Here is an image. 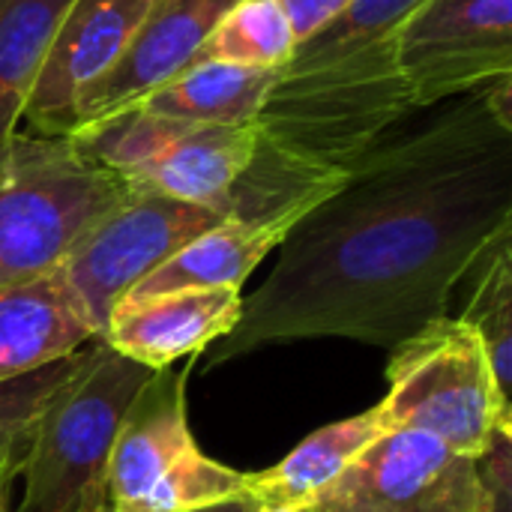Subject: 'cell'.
Here are the masks:
<instances>
[{"label":"cell","instance_id":"cell-15","mask_svg":"<svg viewBox=\"0 0 512 512\" xmlns=\"http://www.w3.org/2000/svg\"><path fill=\"white\" fill-rule=\"evenodd\" d=\"M288 231L291 225L285 222L222 219L219 225L189 240L150 276H144L126 297L141 300V297L186 291V288H237L240 291L243 282L255 273V267L273 249H279Z\"/></svg>","mask_w":512,"mask_h":512},{"label":"cell","instance_id":"cell-13","mask_svg":"<svg viewBox=\"0 0 512 512\" xmlns=\"http://www.w3.org/2000/svg\"><path fill=\"white\" fill-rule=\"evenodd\" d=\"M255 123H180L123 177L132 189L210 207L225 219V198L255 153Z\"/></svg>","mask_w":512,"mask_h":512},{"label":"cell","instance_id":"cell-5","mask_svg":"<svg viewBox=\"0 0 512 512\" xmlns=\"http://www.w3.org/2000/svg\"><path fill=\"white\" fill-rule=\"evenodd\" d=\"M378 414L387 429L426 432L471 459H480L495 435L512 432L510 396L498 384L480 333L450 315L393 351Z\"/></svg>","mask_w":512,"mask_h":512},{"label":"cell","instance_id":"cell-23","mask_svg":"<svg viewBox=\"0 0 512 512\" xmlns=\"http://www.w3.org/2000/svg\"><path fill=\"white\" fill-rule=\"evenodd\" d=\"M279 3L294 27L297 45H300L315 30H321L327 21H333L351 0H279Z\"/></svg>","mask_w":512,"mask_h":512},{"label":"cell","instance_id":"cell-6","mask_svg":"<svg viewBox=\"0 0 512 512\" xmlns=\"http://www.w3.org/2000/svg\"><path fill=\"white\" fill-rule=\"evenodd\" d=\"M186 378L189 369H156L132 399L108 465V512H192L246 495V474L198 450Z\"/></svg>","mask_w":512,"mask_h":512},{"label":"cell","instance_id":"cell-14","mask_svg":"<svg viewBox=\"0 0 512 512\" xmlns=\"http://www.w3.org/2000/svg\"><path fill=\"white\" fill-rule=\"evenodd\" d=\"M99 339L63 270L0 288V384L66 360Z\"/></svg>","mask_w":512,"mask_h":512},{"label":"cell","instance_id":"cell-26","mask_svg":"<svg viewBox=\"0 0 512 512\" xmlns=\"http://www.w3.org/2000/svg\"><path fill=\"white\" fill-rule=\"evenodd\" d=\"M255 512H315V510H306V507H267V504H258V510Z\"/></svg>","mask_w":512,"mask_h":512},{"label":"cell","instance_id":"cell-4","mask_svg":"<svg viewBox=\"0 0 512 512\" xmlns=\"http://www.w3.org/2000/svg\"><path fill=\"white\" fill-rule=\"evenodd\" d=\"M132 192L72 135L12 132L0 141V288L57 270Z\"/></svg>","mask_w":512,"mask_h":512},{"label":"cell","instance_id":"cell-16","mask_svg":"<svg viewBox=\"0 0 512 512\" xmlns=\"http://www.w3.org/2000/svg\"><path fill=\"white\" fill-rule=\"evenodd\" d=\"M381 432H387V426L378 405L357 417L330 423L300 441L273 468L246 474V495L267 507H306L336 483Z\"/></svg>","mask_w":512,"mask_h":512},{"label":"cell","instance_id":"cell-18","mask_svg":"<svg viewBox=\"0 0 512 512\" xmlns=\"http://www.w3.org/2000/svg\"><path fill=\"white\" fill-rule=\"evenodd\" d=\"M66 6L69 0H0V141L18 132Z\"/></svg>","mask_w":512,"mask_h":512},{"label":"cell","instance_id":"cell-17","mask_svg":"<svg viewBox=\"0 0 512 512\" xmlns=\"http://www.w3.org/2000/svg\"><path fill=\"white\" fill-rule=\"evenodd\" d=\"M273 81V69L201 60L126 108L180 123H252Z\"/></svg>","mask_w":512,"mask_h":512},{"label":"cell","instance_id":"cell-2","mask_svg":"<svg viewBox=\"0 0 512 512\" xmlns=\"http://www.w3.org/2000/svg\"><path fill=\"white\" fill-rule=\"evenodd\" d=\"M414 111L399 45L282 66L252 120L255 150L306 180L339 186L351 165Z\"/></svg>","mask_w":512,"mask_h":512},{"label":"cell","instance_id":"cell-1","mask_svg":"<svg viewBox=\"0 0 512 512\" xmlns=\"http://www.w3.org/2000/svg\"><path fill=\"white\" fill-rule=\"evenodd\" d=\"M512 75L408 114L279 243L201 369L303 339L396 351L512 228Z\"/></svg>","mask_w":512,"mask_h":512},{"label":"cell","instance_id":"cell-3","mask_svg":"<svg viewBox=\"0 0 512 512\" xmlns=\"http://www.w3.org/2000/svg\"><path fill=\"white\" fill-rule=\"evenodd\" d=\"M147 369L102 339L75 351L69 375L42 405L18 462L12 512L108 510V465L123 417L150 381Z\"/></svg>","mask_w":512,"mask_h":512},{"label":"cell","instance_id":"cell-20","mask_svg":"<svg viewBox=\"0 0 512 512\" xmlns=\"http://www.w3.org/2000/svg\"><path fill=\"white\" fill-rule=\"evenodd\" d=\"M297 48L294 27L279 0H237L204 48V60L279 72Z\"/></svg>","mask_w":512,"mask_h":512},{"label":"cell","instance_id":"cell-7","mask_svg":"<svg viewBox=\"0 0 512 512\" xmlns=\"http://www.w3.org/2000/svg\"><path fill=\"white\" fill-rule=\"evenodd\" d=\"M219 222L210 207L135 189L84 234L60 270L102 336L111 309L144 276Z\"/></svg>","mask_w":512,"mask_h":512},{"label":"cell","instance_id":"cell-19","mask_svg":"<svg viewBox=\"0 0 512 512\" xmlns=\"http://www.w3.org/2000/svg\"><path fill=\"white\" fill-rule=\"evenodd\" d=\"M468 300L462 321H468L492 360L501 390H512V228L501 231L471 264L462 285Z\"/></svg>","mask_w":512,"mask_h":512},{"label":"cell","instance_id":"cell-8","mask_svg":"<svg viewBox=\"0 0 512 512\" xmlns=\"http://www.w3.org/2000/svg\"><path fill=\"white\" fill-rule=\"evenodd\" d=\"M306 510L486 512V492L477 459L426 432L387 429Z\"/></svg>","mask_w":512,"mask_h":512},{"label":"cell","instance_id":"cell-22","mask_svg":"<svg viewBox=\"0 0 512 512\" xmlns=\"http://www.w3.org/2000/svg\"><path fill=\"white\" fill-rule=\"evenodd\" d=\"M486 512H512V432L495 435L492 447L477 459Z\"/></svg>","mask_w":512,"mask_h":512},{"label":"cell","instance_id":"cell-21","mask_svg":"<svg viewBox=\"0 0 512 512\" xmlns=\"http://www.w3.org/2000/svg\"><path fill=\"white\" fill-rule=\"evenodd\" d=\"M72 357L48 363L30 375H21L9 384H0V465H15L24 456L30 429L48 402V396L57 390V384L69 375Z\"/></svg>","mask_w":512,"mask_h":512},{"label":"cell","instance_id":"cell-9","mask_svg":"<svg viewBox=\"0 0 512 512\" xmlns=\"http://www.w3.org/2000/svg\"><path fill=\"white\" fill-rule=\"evenodd\" d=\"M414 108L465 96L512 75V0H426L399 33Z\"/></svg>","mask_w":512,"mask_h":512},{"label":"cell","instance_id":"cell-12","mask_svg":"<svg viewBox=\"0 0 512 512\" xmlns=\"http://www.w3.org/2000/svg\"><path fill=\"white\" fill-rule=\"evenodd\" d=\"M240 309L243 291L237 288H186L141 300L123 297L111 309L99 339L147 369H165L225 339L237 327Z\"/></svg>","mask_w":512,"mask_h":512},{"label":"cell","instance_id":"cell-10","mask_svg":"<svg viewBox=\"0 0 512 512\" xmlns=\"http://www.w3.org/2000/svg\"><path fill=\"white\" fill-rule=\"evenodd\" d=\"M234 3L237 0H156L114 66L78 93L72 132L144 99L174 75L201 63L210 33Z\"/></svg>","mask_w":512,"mask_h":512},{"label":"cell","instance_id":"cell-25","mask_svg":"<svg viewBox=\"0 0 512 512\" xmlns=\"http://www.w3.org/2000/svg\"><path fill=\"white\" fill-rule=\"evenodd\" d=\"M15 480H18V468L15 465H0V512H12L9 492H12Z\"/></svg>","mask_w":512,"mask_h":512},{"label":"cell","instance_id":"cell-24","mask_svg":"<svg viewBox=\"0 0 512 512\" xmlns=\"http://www.w3.org/2000/svg\"><path fill=\"white\" fill-rule=\"evenodd\" d=\"M258 510V501L249 498V495H240V498H231V501H222V504H213V507H201V510L192 512H255ZM108 512V510H102Z\"/></svg>","mask_w":512,"mask_h":512},{"label":"cell","instance_id":"cell-11","mask_svg":"<svg viewBox=\"0 0 512 512\" xmlns=\"http://www.w3.org/2000/svg\"><path fill=\"white\" fill-rule=\"evenodd\" d=\"M153 6L156 0H69L24 108L30 132H72L78 93L114 66Z\"/></svg>","mask_w":512,"mask_h":512}]
</instances>
